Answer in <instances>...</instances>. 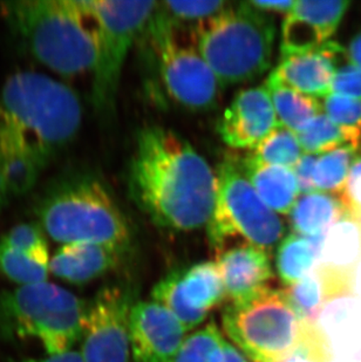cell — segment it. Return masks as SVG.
Segmentation results:
<instances>
[{"label":"cell","mask_w":361,"mask_h":362,"mask_svg":"<svg viewBox=\"0 0 361 362\" xmlns=\"http://www.w3.org/2000/svg\"><path fill=\"white\" fill-rule=\"evenodd\" d=\"M38 223H21L5 233L0 240L14 249L21 250L41 262L50 263L47 242Z\"/></svg>","instance_id":"31"},{"label":"cell","mask_w":361,"mask_h":362,"mask_svg":"<svg viewBox=\"0 0 361 362\" xmlns=\"http://www.w3.org/2000/svg\"><path fill=\"white\" fill-rule=\"evenodd\" d=\"M265 87L273 101L278 123L294 134L323 113V107L316 98L280 83L266 82Z\"/></svg>","instance_id":"22"},{"label":"cell","mask_w":361,"mask_h":362,"mask_svg":"<svg viewBox=\"0 0 361 362\" xmlns=\"http://www.w3.org/2000/svg\"><path fill=\"white\" fill-rule=\"evenodd\" d=\"M207 230L218 252L234 240L269 252L283 240L285 226L278 214L259 199L242 164L227 158L216 173L215 203Z\"/></svg>","instance_id":"7"},{"label":"cell","mask_w":361,"mask_h":362,"mask_svg":"<svg viewBox=\"0 0 361 362\" xmlns=\"http://www.w3.org/2000/svg\"><path fill=\"white\" fill-rule=\"evenodd\" d=\"M225 339L215 322L184 338L178 352L168 362H222Z\"/></svg>","instance_id":"27"},{"label":"cell","mask_w":361,"mask_h":362,"mask_svg":"<svg viewBox=\"0 0 361 362\" xmlns=\"http://www.w3.org/2000/svg\"><path fill=\"white\" fill-rule=\"evenodd\" d=\"M81 121L80 99L65 83L35 72L6 80L0 92V212L35 188Z\"/></svg>","instance_id":"1"},{"label":"cell","mask_w":361,"mask_h":362,"mask_svg":"<svg viewBox=\"0 0 361 362\" xmlns=\"http://www.w3.org/2000/svg\"><path fill=\"white\" fill-rule=\"evenodd\" d=\"M317 161V155L304 154L293 168L297 181L299 185L300 194H309L316 192L314 185V164Z\"/></svg>","instance_id":"36"},{"label":"cell","mask_w":361,"mask_h":362,"mask_svg":"<svg viewBox=\"0 0 361 362\" xmlns=\"http://www.w3.org/2000/svg\"><path fill=\"white\" fill-rule=\"evenodd\" d=\"M48 272L50 263L41 262L0 240V274L10 281L21 284V286L45 283Z\"/></svg>","instance_id":"28"},{"label":"cell","mask_w":361,"mask_h":362,"mask_svg":"<svg viewBox=\"0 0 361 362\" xmlns=\"http://www.w3.org/2000/svg\"><path fill=\"white\" fill-rule=\"evenodd\" d=\"M277 37L275 21L241 3L194 30V42L222 88L251 82L270 69Z\"/></svg>","instance_id":"5"},{"label":"cell","mask_w":361,"mask_h":362,"mask_svg":"<svg viewBox=\"0 0 361 362\" xmlns=\"http://www.w3.org/2000/svg\"><path fill=\"white\" fill-rule=\"evenodd\" d=\"M151 296L155 303L162 305L171 315H175V318L183 325L187 332L202 324L207 318L205 313L195 311L185 304L178 286V270L171 271L164 276L154 286Z\"/></svg>","instance_id":"29"},{"label":"cell","mask_w":361,"mask_h":362,"mask_svg":"<svg viewBox=\"0 0 361 362\" xmlns=\"http://www.w3.org/2000/svg\"><path fill=\"white\" fill-rule=\"evenodd\" d=\"M348 0H298L284 19L280 55L287 58L314 51L337 31L348 6Z\"/></svg>","instance_id":"12"},{"label":"cell","mask_w":361,"mask_h":362,"mask_svg":"<svg viewBox=\"0 0 361 362\" xmlns=\"http://www.w3.org/2000/svg\"><path fill=\"white\" fill-rule=\"evenodd\" d=\"M340 199L348 216L361 223V155L350 171Z\"/></svg>","instance_id":"35"},{"label":"cell","mask_w":361,"mask_h":362,"mask_svg":"<svg viewBox=\"0 0 361 362\" xmlns=\"http://www.w3.org/2000/svg\"><path fill=\"white\" fill-rule=\"evenodd\" d=\"M242 168L259 199L278 215H289L300 195L293 169L259 163L250 156Z\"/></svg>","instance_id":"18"},{"label":"cell","mask_w":361,"mask_h":362,"mask_svg":"<svg viewBox=\"0 0 361 362\" xmlns=\"http://www.w3.org/2000/svg\"><path fill=\"white\" fill-rule=\"evenodd\" d=\"M331 93L361 100V71L352 65L348 59L336 69Z\"/></svg>","instance_id":"34"},{"label":"cell","mask_w":361,"mask_h":362,"mask_svg":"<svg viewBox=\"0 0 361 362\" xmlns=\"http://www.w3.org/2000/svg\"><path fill=\"white\" fill-rule=\"evenodd\" d=\"M304 154L321 155L352 144L361 149V134L337 126L324 113L319 114L296 133Z\"/></svg>","instance_id":"24"},{"label":"cell","mask_w":361,"mask_h":362,"mask_svg":"<svg viewBox=\"0 0 361 362\" xmlns=\"http://www.w3.org/2000/svg\"><path fill=\"white\" fill-rule=\"evenodd\" d=\"M127 185L137 208L162 229L191 231L208 224L216 173L171 129L150 126L140 130Z\"/></svg>","instance_id":"2"},{"label":"cell","mask_w":361,"mask_h":362,"mask_svg":"<svg viewBox=\"0 0 361 362\" xmlns=\"http://www.w3.org/2000/svg\"><path fill=\"white\" fill-rule=\"evenodd\" d=\"M303 155L296 134L280 124L253 148L250 158L259 163L293 169Z\"/></svg>","instance_id":"26"},{"label":"cell","mask_w":361,"mask_h":362,"mask_svg":"<svg viewBox=\"0 0 361 362\" xmlns=\"http://www.w3.org/2000/svg\"><path fill=\"white\" fill-rule=\"evenodd\" d=\"M280 126L265 86L243 89L234 98L218 122V133L229 147L253 148Z\"/></svg>","instance_id":"14"},{"label":"cell","mask_w":361,"mask_h":362,"mask_svg":"<svg viewBox=\"0 0 361 362\" xmlns=\"http://www.w3.org/2000/svg\"><path fill=\"white\" fill-rule=\"evenodd\" d=\"M331 346L317 324L303 322L299 345L283 362H331Z\"/></svg>","instance_id":"32"},{"label":"cell","mask_w":361,"mask_h":362,"mask_svg":"<svg viewBox=\"0 0 361 362\" xmlns=\"http://www.w3.org/2000/svg\"><path fill=\"white\" fill-rule=\"evenodd\" d=\"M360 155L361 149L352 144L318 155L314 170V190L340 196L348 183L350 171Z\"/></svg>","instance_id":"23"},{"label":"cell","mask_w":361,"mask_h":362,"mask_svg":"<svg viewBox=\"0 0 361 362\" xmlns=\"http://www.w3.org/2000/svg\"><path fill=\"white\" fill-rule=\"evenodd\" d=\"M248 4L263 13H282L287 16L294 5V0H251Z\"/></svg>","instance_id":"37"},{"label":"cell","mask_w":361,"mask_h":362,"mask_svg":"<svg viewBox=\"0 0 361 362\" xmlns=\"http://www.w3.org/2000/svg\"><path fill=\"white\" fill-rule=\"evenodd\" d=\"M222 362H251L235 345L231 342H224L223 349V361Z\"/></svg>","instance_id":"40"},{"label":"cell","mask_w":361,"mask_h":362,"mask_svg":"<svg viewBox=\"0 0 361 362\" xmlns=\"http://www.w3.org/2000/svg\"><path fill=\"white\" fill-rule=\"evenodd\" d=\"M321 238H309L293 233L282 240L277 249L276 267L284 284L291 286L317 269Z\"/></svg>","instance_id":"21"},{"label":"cell","mask_w":361,"mask_h":362,"mask_svg":"<svg viewBox=\"0 0 361 362\" xmlns=\"http://www.w3.org/2000/svg\"><path fill=\"white\" fill-rule=\"evenodd\" d=\"M285 292L300 320L310 324H317L325 305L332 300L324 278L317 269L302 281L289 286Z\"/></svg>","instance_id":"25"},{"label":"cell","mask_w":361,"mask_h":362,"mask_svg":"<svg viewBox=\"0 0 361 362\" xmlns=\"http://www.w3.org/2000/svg\"><path fill=\"white\" fill-rule=\"evenodd\" d=\"M38 224L55 242L91 243L126 252L130 224L106 185L87 173L57 178L35 205Z\"/></svg>","instance_id":"4"},{"label":"cell","mask_w":361,"mask_h":362,"mask_svg":"<svg viewBox=\"0 0 361 362\" xmlns=\"http://www.w3.org/2000/svg\"><path fill=\"white\" fill-rule=\"evenodd\" d=\"M222 322L229 338L251 362H283L303 333V322L285 290L266 288L248 304L230 305Z\"/></svg>","instance_id":"8"},{"label":"cell","mask_w":361,"mask_h":362,"mask_svg":"<svg viewBox=\"0 0 361 362\" xmlns=\"http://www.w3.org/2000/svg\"><path fill=\"white\" fill-rule=\"evenodd\" d=\"M0 7L8 26L40 64L62 76L93 72L99 24L92 0H19Z\"/></svg>","instance_id":"3"},{"label":"cell","mask_w":361,"mask_h":362,"mask_svg":"<svg viewBox=\"0 0 361 362\" xmlns=\"http://www.w3.org/2000/svg\"><path fill=\"white\" fill-rule=\"evenodd\" d=\"M132 292L107 286L86 308L81 356L86 362H130Z\"/></svg>","instance_id":"11"},{"label":"cell","mask_w":361,"mask_h":362,"mask_svg":"<svg viewBox=\"0 0 361 362\" xmlns=\"http://www.w3.org/2000/svg\"><path fill=\"white\" fill-rule=\"evenodd\" d=\"M12 362H86L82 358L81 353L69 352L62 353V354H55V356H48L46 359H28L23 361Z\"/></svg>","instance_id":"38"},{"label":"cell","mask_w":361,"mask_h":362,"mask_svg":"<svg viewBox=\"0 0 361 362\" xmlns=\"http://www.w3.org/2000/svg\"><path fill=\"white\" fill-rule=\"evenodd\" d=\"M218 270L227 297L234 306H242L263 293L273 278L269 252L251 245H237L218 255Z\"/></svg>","instance_id":"16"},{"label":"cell","mask_w":361,"mask_h":362,"mask_svg":"<svg viewBox=\"0 0 361 362\" xmlns=\"http://www.w3.org/2000/svg\"><path fill=\"white\" fill-rule=\"evenodd\" d=\"M123 253L122 250L100 244H65L50 259V271L69 283H89L118 267Z\"/></svg>","instance_id":"17"},{"label":"cell","mask_w":361,"mask_h":362,"mask_svg":"<svg viewBox=\"0 0 361 362\" xmlns=\"http://www.w3.org/2000/svg\"><path fill=\"white\" fill-rule=\"evenodd\" d=\"M321 107L323 113L337 126L361 134V100L331 93Z\"/></svg>","instance_id":"33"},{"label":"cell","mask_w":361,"mask_h":362,"mask_svg":"<svg viewBox=\"0 0 361 362\" xmlns=\"http://www.w3.org/2000/svg\"><path fill=\"white\" fill-rule=\"evenodd\" d=\"M92 5L99 24L93 103L96 110L107 113L115 103L130 48L148 28L157 1L92 0Z\"/></svg>","instance_id":"9"},{"label":"cell","mask_w":361,"mask_h":362,"mask_svg":"<svg viewBox=\"0 0 361 362\" xmlns=\"http://www.w3.org/2000/svg\"><path fill=\"white\" fill-rule=\"evenodd\" d=\"M85 305L51 283L0 291V337L37 338L51 356L69 352L82 337Z\"/></svg>","instance_id":"6"},{"label":"cell","mask_w":361,"mask_h":362,"mask_svg":"<svg viewBox=\"0 0 361 362\" xmlns=\"http://www.w3.org/2000/svg\"><path fill=\"white\" fill-rule=\"evenodd\" d=\"M348 62L361 71V32L352 39L346 52Z\"/></svg>","instance_id":"39"},{"label":"cell","mask_w":361,"mask_h":362,"mask_svg":"<svg viewBox=\"0 0 361 362\" xmlns=\"http://www.w3.org/2000/svg\"><path fill=\"white\" fill-rule=\"evenodd\" d=\"M185 333L175 315L155 301H137L130 310V349L137 362L169 361Z\"/></svg>","instance_id":"13"},{"label":"cell","mask_w":361,"mask_h":362,"mask_svg":"<svg viewBox=\"0 0 361 362\" xmlns=\"http://www.w3.org/2000/svg\"><path fill=\"white\" fill-rule=\"evenodd\" d=\"M346 60L344 48L334 41H327L314 51L280 59V65L266 82L280 83L305 95L324 99L331 94L336 69Z\"/></svg>","instance_id":"15"},{"label":"cell","mask_w":361,"mask_h":362,"mask_svg":"<svg viewBox=\"0 0 361 362\" xmlns=\"http://www.w3.org/2000/svg\"><path fill=\"white\" fill-rule=\"evenodd\" d=\"M168 94L191 110H207L217 103L219 82L194 44L180 39V28L157 8L148 25Z\"/></svg>","instance_id":"10"},{"label":"cell","mask_w":361,"mask_h":362,"mask_svg":"<svg viewBox=\"0 0 361 362\" xmlns=\"http://www.w3.org/2000/svg\"><path fill=\"white\" fill-rule=\"evenodd\" d=\"M346 214L340 196L314 192L300 194L289 214L293 231L300 236L318 238Z\"/></svg>","instance_id":"19"},{"label":"cell","mask_w":361,"mask_h":362,"mask_svg":"<svg viewBox=\"0 0 361 362\" xmlns=\"http://www.w3.org/2000/svg\"><path fill=\"white\" fill-rule=\"evenodd\" d=\"M160 8L169 21L180 28H195L227 10L230 4L225 0H193V1H164Z\"/></svg>","instance_id":"30"},{"label":"cell","mask_w":361,"mask_h":362,"mask_svg":"<svg viewBox=\"0 0 361 362\" xmlns=\"http://www.w3.org/2000/svg\"><path fill=\"white\" fill-rule=\"evenodd\" d=\"M178 286L185 304L205 315L227 298L216 262H203L178 270Z\"/></svg>","instance_id":"20"}]
</instances>
